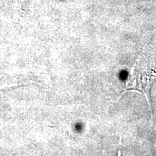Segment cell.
Instances as JSON below:
<instances>
[{"mask_svg": "<svg viewBox=\"0 0 156 156\" xmlns=\"http://www.w3.org/2000/svg\"><path fill=\"white\" fill-rule=\"evenodd\" d=\"M155 79L156 72L155 70L148 67L144 60H142V63L139 60L132 69L131 76L126 84V88L142 93L149 103V106H151L150 92L152 85Z\"/></svg>", "mask_w": 156, "mask_h": 156, "instance_id": "6da1fadb", "label": "cell"}]
</instances>
